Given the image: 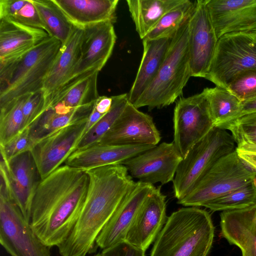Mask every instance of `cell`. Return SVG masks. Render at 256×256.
<instances>
[{
    "label": "cell",
    "instance_id": "obj_32",
    "mask_svg": "<svg viewBox=\"0 0 256 256\" xmlns=\"http://www.w3.org/2000/svg\"><path fill=\"white\" fill-rule=\"evenodd\" d=\"M112 97V104L110 111L80 139L73 152L98 144L111 128L129 102L128 94Z\"/></svg>",
    "mask_w": 256,
    "mask_h": 256
},
{
    "label": "cell",
    "instance_id": "obj_4",
    "mask_svg": "<svg viewBox=\"0 0 256 256\" xmlns=\"http://www.w3.org/2000/svg\"><path fill=\"white\" fill-rule=\"evenodd\" d=\"M62 46L48 36L20 58L0 61V108L14 99L42 90L44 80Z\"/></svg>",
    "mask_w": 256,
    "mask_h": 256
},
{
    "label": "cell",
    "instance_id": "obj_3",
    "mask_svg": "<svg viewBox=\"0 0 256 256\" xmlns=\"http://www.w3.org/2000/svg\"><path fill=\"white\" fill-rule=\"evenodd\" d=\"M214 234L208 212L195 206L180 208L168 218L150 256H207Z\"/></svg>",
    "mask_w": 256,
    "mask_h": 256
},
{
    "label": "cell",
    "instance_id": "obj_45",
    "mask_svg": "<svg viewBox=\"0 0 256 256\" xmlns=\"http://www.w3.org/2000/svg\"><path fill=\"white\" fill-rule=\"evenodd\" d=\"M236 144L237 148L256 152V137L244 138Z\"/></svg>",
    "mask_w": 256,
    "mask_h": 256
},
{
    "label": "cell",
    "instance_id": "obj_30",
    "mask_svg": "<svg viewBox=\"0 0 256 256\" xmlns=\"http://www.w3.org/2000/svg\"><path fill=\"white\" fill-rule=\"evenodd\" d=\"M35 6L46 32L64 44L70 37L74 25L53 0H31Z\"/></svg>",
    "mask_w": 256,
    "mask_h": 256
},
{
    "label": "cell",
    "instance_id": "obj_12",
    "mask_svg": "<svg viewBox=\"0 0 256 256\" xmlns=\"http://www.w3.org/2000/svg\"><path fill=\"white\" fill-rule=\"evenodd\" d=\"M0 173L12 198L30 222L33 198L42 180L30 151L24 152L7 162L1 158Z\"/></svg>",
    "mask_w": 256,
    "mask_h": 256
},
{
    "label": "cell",
    "instance_id": "obj_43",
    "mask_svg": "<svg viewBox=\"0 0 256 256\" xmlns=\"http://www.w3.org/2000/svg\"><path fill=\"white\" fill-rule=\"evenodd\" d=\"M254 112H256V97L242 102L240 111L236 119L244 115Z\"/></svg>",
    "mask_w": 256,
    "mask_h": 256
},
{
    "label": "cell",
    "instance_id": "obj_31",
    "mask_svg": "<svg viewBox=\"0 0 256 256\" xmlns=\"http://www.w3.org/2000/svg\"><path fill=\"white\" fill-rule=\"evenodd\" d=\"M194 5L195 1L182 0L164 14L156 26L144 38L154 40L172 38L188 20Z\"/></svg>",
    "mask_w": 256,
    "mask_h": 256
},
{
    "label": "cell",
    "instance_id": "obj_27",
    "mask_svg": "<svg viewBox=\"0 0 256 256\" xmlns=\"http://www.w3.org/2000/svg\"><path fill=\"white\" fill-rule=\"evenodd\" d=\"M182 0H127L136 30L142 40L168 12Z\"/></svg>",
    "mask_w": 256,
    "mask_h": 256
},
{
    "label": "cell",
    "instance_id": "obj_47",
    "mask_svg": "<svg viewBox=\"0 0 256 256\" xmlns=\"http://www.w3.org/2000/svg\"><path fill=\"white\" fill-rule=\"evenodd\" d=\"M94 256H102V253H98V254H95Z\"/></svg>",
    "mask_w": 256,
    "mask_h": 256
},
{
    "label": "cell",
    "instance_id": "obj_10",
    "mask_svg": "<svg viewBox=\"0 0 256 256\" xmlns=\"http://www.w3.org/2000/svg\"><path fill=\"white\" fill-rule=\"evenodd\" d=\"M214 127L203 90L186 98L180 96L176 100L174 110L172 142L183 158Z\"/></svg>",
    "mask_w": 256,
    "mask_h": 256
},
{
    "label": "cell",
    "instance_id": "obj_46",
    "mask_svg": "<svg viewBox=\"0 0 256 256\" xmlns=\"http://www.w3.org/2000/svg\"><path fill=\"white\" fill-rule=\"evenodd\" d=\"M253 36L254 38L256 40V32H252V33H250Z\"/></svg>",
    "mask_w": 256,
    "mask_h": 256
},
{
    "label": "cell",
    "instance_id": "obj_13",
    "mask_svg": "<svg viewBox=\"0 0 256 256\" xmlns=\"http://www.w3.org/2000/svg\"><path fill=\"white\" fill-rule=\"evenodd\" d=\"M218 40L206 0H195L188 22V49L192 76L205 78Z\"/></svg>",
    "mask_w": 256,
    "mask_h": 256
},
{
    "label": "cell",
    "instance_id": "obj_28",
    "mask_svg": "<svg viewBox=\"0 0 256 256\" xmlns=\"http://www.w3.org/2000/svg\"><path fill=\"white\" fill-rule=\"evenodd\" d=\"M94 102L75 108L64 114L56 112L52 108L44 110L28 127L34 144L62 128L88 118L92 112Z\"/></svg>",
    "mask_w": 256,
    "mask_h": 256
},
{
    "label": "cell",
    "instance_id": "obj_8",
    "mask_svg": "<svg viewBox=\"0 0 256 256\" xmlns=\"http://www.w3.org/2000/svg\"><path fill=\"white\" fill-rule=\"evenodd\" d=\"M256 69V40L250 33H231L220 37L205 78L227 88L238 76Z\"/></svg>",
    "mask_w": 256,
    "mask_h": 256
},
{
    "label": "cell",
    "instance_id": "obj_19",
    "mask_svg": "<svg viewBox=\"0 0 256 256\" xmlns=\"http://www.w3.org/2000/svg\"><path fill=\"white\" fill-rule=\"evenodd\" d=\"M154 188L152 184L136 182L99 234L97 247L103 250L125 241L132 222Z\"/></svg>",
    "mask_w": 256,
    "mask_h": 256
},
{
    "label": "cell",
    "instance_id": "obj_2",
    "mask_svg": "<svg viewBox=\"0 0 256 256\" xmlns=\"http://www.w3.org/2000/svg\"><path fill=\"white\" fill-rule=\"evenodd\" d=\"M86 172L89 178L86 197L70 234L58 247L62 256H86L96 252L98 236L136 183L122 164Z\"/></svg>",
    "mask_w": 256,
    "mask_h": 256
},
{
    "label": "cell",
    "instance_id": "obj_20",
    "mask_svg": "<svg viewBox=\"0 0 256 256\" xmlns=\"http://www.w3.org/2000/svg\"><path fill=\"white\" fill-rule=\"evenodd\" d=\"M82 34L83 28L74 26L70 37L62 45L48 72L42 88L44 98L43 112L71 76L80 58Z\"/></svg>",
    "mask_w": 256,
    "mask_h": 256
},
{
    "label": "cell",
    "instance_id": "obj_24",
    "mask_svg": "<svg viewBox=\"0 0 256 256\" xmlns=\"http://www.w3.org/2000/svg\"><path fill=\"white\" fill-rule=\"evenodd\" d=\"M172 38L142 40L143 54L136 78L128 94L134 104L156 76L168 53Z\"/></svg>",
    "mask_w": 256,
    "mask_h": 256
},
{
    "label": "cell",
    "instance_id": "obj_17",
    "mask_svg": "<svg viewBox=\"0 0 256 256\" xmlns=\"http://www.w3.org/2000/svg\"><path fill=\"white\" fill-rule=\"evenodd\" d=\"M166 211V196L161 186L155 187L132 222L125 241L146 252L164 226L168 218Z\"/></svg>",
    "mask_w": 256,
    "mask_h": 256
},
{
    "label": "cell",
    "instance_id": "obj_33",
    "mask_svg": "<svg viewBox=\"0 0 256 256\" xmlns=\"http://www.w3.org/2000/svg\"><path fill=\"white\" fill-rule=\"evenodd\" d=\"M30 94L14 99L0 108V146L6 144L26 128L22 108Z\"/></svg>",
    "mask_w": 256,
    "mask_h": 256
},
{
    "label": "cell",
    "instance_id": "obj_41",
    "mask_svg": "<svg viewBox=\"0 0 256 256\" xmlns=\"http://www.w3.org/2000/svg\"><path fill=\"white\" fill-rule=\"evenodd\" d=\"M239 158L250 168L256 171V152L236 148Z\"/></svg>",
    "mask_w": 256,
    "mask_h": 256
},
{
    "label": "cell",
    "instance_id": "obj_18",
    "mask_svg": "<svg viewBox=\"0 0 256 256\" xmlns=\"http://www.w3.org/2000/svg\"><path fill=\"white\" fill-rule=\"evenodd\" d=\"M206 6L218 39L256 32V0H206Z\"/></svg>",
    "mask_w": 256,
    "mask_h": 256
},
{
    "label": "cell",
    "instance_id": "obj_25",
    "mask_svg": "<svg viewBox=\"0 0 256 256\" xmlns=\"http://www.w3.org/2000/svg\"><path fill=\"white\" fill-rule=\"evenodd\" d=\"M72 25L84 26L116 21L118 0H53Z\"/></svg>",
    "mask_w": 256,
    "mask_h": 256
},
{
    "label": "cell",
    "instance_id": "obj_1",
    "mask_svg": "<svg viewBox=\"0 0 256 256\" xmlns=\"http://www.w3.org/2000/svg\"><path fill=\"white\" fill-rule=\"evenodd\" d=\"M86 171L60 166L42 180L33 198L30 224L46 246L58 247L70 234L86 197Z\"/></svg>",
    "mask_w": 256,
    "mask_h": 256
},
{
    "label": "cell",
    "instance_id": "obj_29",
    "mask_svg": "<svg viewBox=\"0 0 256 256\" xmlns=\"http://www.w3.org/2000/svg\"><path fill=\"white\" fill-rule=\"evenodd\" d=\"M214 127L220 128L236 120L242 102L227 88L218 86L203 90Z\"/></svg>",
    "mask_w": 256,
    "mask_h": 256
},
{
    "label": "cell",
    "instance_id": "obj_15",
    "mask_svg": "<svg viewBox=\"0 0 256 256\" xmlns=\"http://www.w3.org/2000/svg\"><path fill=\"white\" fill-rule=\"evenodd\" d=\"M160 140V134L152 118L128 102L114 124L98 144L155 146Z\"/></svg>",
    "mask_w": 256,
    "mask_h": 256
},
{
    "label": "cell",
    "instance_id": "obj_6",
    "mask_svg": "<svg viewBox=\"0 0 256 256\" xmlns=\"http://www.w3.org/2000/svg\"><path fill=\"white\" fill-rule=\"evenodd\" d=\"M236 148L230 133L216 127L195 144L180 164L172 181L178 201L190 192L219 159Z\"/></svg>",
    "mask_w": 256,
    "mask_h": 256
},
{
    "label": "cell",
    "instance_id": "obj_16",
    "mask_svg": "<svg viewBox=\"0 0 256 256\" xmlns=\"http://www.w3.org/2000/svg\"><path fill=\"white\" fill-rule=\"evenodd\" d=\"M88 118L62 128L36 142L30 152L42 179L64 163L82 138Z\"/></svg>",
    "mask_w": 256,
    "mask_h": 256
},
{
    "label": "cell",
    "instance_id": "obj_38",
    "mask_svg": "<svg viewBox=\"0 0 256 256\" xmlns=\"http://www.w3.org/2000/svg\"><path fill=\"white\" fill-rule=\"evenodd\" d=\"M34 145L29 128H26L6 144L0 146L1 158L7 162L24 152L30 151Z\"/></svg>",
    "mask_w": 256,
    "mask_h": 256
},
{
    "label": "cell",
    "instance_id": "obj_39",
    "mask_svg": "<svg viewBox=\"0 0 256 256\" xmlns=\"http://www.w3.org/2000/svg\"><path fill=\"white\" fill-rule=\"evenodd\" d=\"M44 98L42 90L30 94L22 108L26 128L29 127L42 114Z\"/></svg>",
    "mask_w": 256,
    "mask_h": 256
},
{
    "label": "cell",
    "instance_id": "obj_42",
    "mask_svg": "<svg viewBox=\"0 0 256 256\" xmlns=\"http://www.w3.org/2000/svg\"><path fill=\"white\" fill-rule=\"evenodd\" d=\"M112 104V97L100 96L96 100L94 107L96 110L102 114H106L110 110Z\"/></svg>",
    "mask_w": 256,
    "mask_h": 256
},
{
    "label": "cell",
    "instance_id": "obj_34",
    "mask_svg": "<svg viewBox=\"0 0 256 256\" xmlns=\"http://www.w3.org/2000/svg\"><path fill=\"white\" fill-rule=\"evenodd\" d=\"M256 204V179L224 195L212 200L203 207L211 211H228L240 210Z\"/></svg>",
    "mask_w": 256,
    "mask_h": 256
},
{
    "label": "cell",
    "instance_id": "obj_37",
    "mask_svg": "<svg viewBox=\"0 0 256 256\" xmlns=\"http://www.w3.org/2000/svg\"><path fill=\"white\" fill-rule=\"evenodd\" d=\"M220 128L228 130L236 144L244 138L256 137V112L244 115Z\"/></svg>",
    "mask_w": 256,
    "mask_h": 256
},
{
    "label": "cell",
    "instance_id": "obj_21",
    "mask_svg": "<svg viewBox=\"0 0 256 256\" xmlns=\"http://www.w3.org/2000/svg\"><path fill=\"white\" fill-rule=\"evenodd\" d=\"M154 146L148 145H108L98 144L72 152L64 164L87 170L114 164H122L128 159Z\"/></svg>",
    "mask_w": 256,
    "mask_h": 256
},
{
    "label": "cell",
    "instance_id": "obj_7",
    "mask_svg": "<svg viewBox=\"0 0 256 256\" xmlns=\"http://www.w3.org/2000/svg\"><path fill=\"white\" fill-rule=\"evenodd\" d=\"M256 179V171L239 158L236 150L219 159L190 192L178 203L185 206H203L206 202Z\"/></svg>",
    "mask_w": 256,
    "mask_h": 256
},
{
    "label": "cell",
    "instance_id": "obj_11",
    "mask_svg": "<svg viewBox=\"0 0 256 256\" xmlns=\"http://www.w3.org/2000/svg\"><path fill=\"white\" fill-rule=\"evenodd\" d=\"M183 159L173 142H163L122 163L138 182L162 185L172 182Z\"/></svg>",
    "mask_w": 256,
    "mask_h": 256
},
{
    "label": "cell",
    "instance_id": "obj_14",
    "mask_svg": "<svg viewBox=\"0 0 256 256\" xmlns=\"http://www.w3.org/2000/svg\"><path fill=\"white\" fill-rule=\"evenodd\" d=\"M116 39L112 22H100L83 28L79 60L62 88L89 73L99 72L111 56Z\"/></svg>",
    "mask_w": 256,
    "mask_h": 256
},
{
    "label": "cell",
    "instance_id": "obj_35",
    "mask_svg": "<svg viewBox=\"0 0 256 256\" xmlns=\"http://www.w3.org/2000/svg\"><path fill=\"white\" fill-rule=\"evenodd\" d=\"M12 20L45 30L31 0H0V19Z\"/></svg>",
    "mask_w": 256,
    "mask_h": 256
},
{
    "label": "cell",
    "instance_id": "obj_36",
    "mask_svg": "<svg viewBox=\"0 0 256 256\" xmlns=\"http://www.w3.org/2000/svg\"><path fill=\"white\" fill-rule=\"evenodd\" d=\"M227 89L241 102L256 97V69L240 74L228 85Z\"/></svg>",
    "mask_w": 256,
    "mask_h": 256
},
{
    "label": "cell",
    "instance_id": "obj_40",
    "mask_svg": "<svg viewBox=\"0 0 256 256\" xmlns=\"http://www.w3.org/2000/svg\"><path fill=\"white\" fill-rule=\"evenodd\" d=\"M145 252L126 241L103 250L102 256H145Z\"/></svg>",
    "mask_w": 256,
    "mask_h": 256
},
{
    "label": "cell",
    "instance_id": "obj_9",
    "mask_svg": "<svg viewBox=\"0 0 256 256\" xmlns=\"http://www.w3.org/2000/svg\"><path fill=\"white\" fill-rule=\"evenodd\" d=\"M0 242L10 256H50V248L36 236L4 186L0 187Z\"/></svg>",
    "mask_w": 256,
    "mask_h": 256
},
{
    "label": "cell",
    "instance_id": "obj_5",
    "mask_svg": "<svg viewBox=\"0 0 256 256\" xmlns=\"http://www.w3.org/2000/svg\"><path fill=\"white\" fill-rule=\"evenodd\" d=\"M189 19V18H188ZM188 22L182 26L171 42L156 76L133 104L148 110L172 104L182 94L191 76L188 49Z\"/></svg>",
    "mask_w": 256,
    "mask_h": 256
},
{
    "label": "cell",
    "instance_id": "obj_23",
    "mask_svg": "<svg viewBox=\"0 0 256 256\" xmlns=\"http://www.w3.org/2000/svg\"><path fill=\"white\" fill-rule=\"evenodd\" d=\"M48 36L44 30L1 18L0 60L18 59Z\"/></svg>",
    "mask_w": 256,
    "mask_h": 256
},
{
    "label": "cell",
    "instance_id": "obj_22",
    "mask_svg": "<svg viewBox=\"0 0 256 256\" xmlns=\"http://www.w3.org/2000/svg\"><path fill=\"white\" fill-rule=\"evenodd\" d=\"M220 216L222 236L240 248L242 256H256V204L222 212Z\"/></svg>",
    "mask_w": 256,
    "mask_h": 256
},
{
    "label": "cell",
    "instance_id": "obj_26",
    "mask_svg": "<svg viewBox=\"0 0 256 256\" xmlns=\"http://www.w3.org/2000/svg\"><path fill=\"white\" fill-rule=\"evenodd\" d=\"M98 72L89 73L62 88L44 110L52 108L56 112L64 114L94 102L100 96L97 89Z\"/></svg>",
    "mask_w": 256,
    "mask_h": 256
},
{
    "label": "cell",
    "instance_id": "obj_44",
    "mask_svg": "<svg viewBox=\"0 0 256 256\" xmlns=\"http://www.w3.org/2000/svg\"><path fill=\"white\" fill-rule=\"evenodd\" d=\"M105 114L98 112L94 106L92 112L88 118L82 137Z\"/></svg>",
    "mask_w": 256,
    "mask_h": 256
}]
</instances>
